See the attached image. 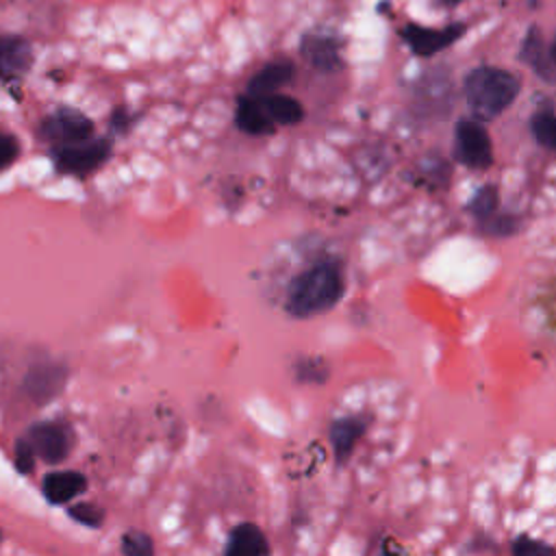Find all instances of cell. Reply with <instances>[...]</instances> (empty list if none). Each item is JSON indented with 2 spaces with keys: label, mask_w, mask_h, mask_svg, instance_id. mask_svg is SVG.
<instances>
[{
  "label": "cell",
  "mask_w": 556,
  "mask_h": 556,
  "mask_svg": "<svg viewBox=\"0 0 556 556\" xmlns=\"http://www.w3.org/2000/svg\"><path fill=\"white\" fill-rule=\"evenodd\" d=\"M343 293V265L337 258H319L289 282L285 308L293 319H313L332 311Z\"/></svg>",
  "instance_id": "cell-1"
},
{
  "label": "cell",
  "mask_w": 556,
  "mask_h": 556,
  "mask_svg": "<svg viewBox=\"0 0 556 556\" xmlns=\"http://www.w3.org/2000/svg\"><path fill=\"white\" fill-rule=\"evenodd\" d=\"M463 91L473 115L478 119H491L504 113L517 100L521 83L508 70L480 65L465 76Z\"/></svg>",
  "instance_id": "cell-2"
},
{
  "label": "cell",
  "mask_w": 556,
  "mask_h": 556,
  "mask_svg": "<svg viewBox=\"0 0 556 556\" xmlns=\"http://www.w3.org/2000/svg\"><path fill=\"white\" fill-rule=\"evenodd\" d=\"M56 172L85 178L100 169L111 156V141L106 137H91L87 141L50 150Z\"/></svg>",
  "instance_id": "cell-3"
},
{
  "label": "cell",
  "mask_w": 556,
  "mask_h": 556,
  "mask_svg": "<svg viewBox=\"0 0 556 556\" xmlns=\"http://www.w3.org/2000/svg\"><path fill=\"white\" fill-rule=\"evenodd\" d=\"M39 137H41V141H46L50 146V150H54V148L74 146V143L96 137V128H93V122L85 113H80L76 109L61 106V109L52 111L41 122Z\"/></svg>",
  "instance_id": "cell-4"
},
{
  "label": "cell",
  "mask_w": 556,
  "mask_h": 556,
  "mask_svg": "<svg viewBox=\"0 0 556 556\" xmlns=\"http://www.w3.org/2000/svg\"><path fill=\"white\" fill-rule=\"evenodd\" d=\"M454 156L471 169H484L493 163L491 137L478 117L458 119L454 130Z\"/></svg>",
  "instance_id": "cell-5"
},
{
  "label": "cell",
  "mask_w": 556,
  "mask_h": 556,
  "mask_svg": "<svg viewBox=\"0 0 556 556\" xmlns=\"http://www.w3.org/2000/svg\"><path fill=\"white\" fill-rule=\"evenodd\" d=\"M465 33V24H450L443 28L421 26V24H406L400 30L402 41L417 54V56H434L437 52L450 48L458 41Z\"/></svg>",
  "instance_id": "cell-6"
},
{
  "label": "cell",
  "mask_w": 556,
  "mask_h": 556,
  "mask_svg": "<svg viewBox=\"0 0 556 556\" xmlns=\"http://www.w3.org/2000/svg\"><path fill=\"white\" fill-rule=\"evenodd\" d=\"M26 439L30 441L35 456H39L43 463H61L72 450L70 430L63 424L56 421H39L35 424Z\"/></svg>",
  "instance_id": "cell-7"
},
{
  "label": "cell",
  "mask_w": 556,
  "mask_h": 556,
  "mask_svg": "<svg viewBox=\"0 0 556 556\" xmlns=\"http://www.w3.org/2000/svg\"><path fill=\"white\" fill-rule=\"evenodd\" d=\"M367 426H369V417H365V415H345L330 424L328 441L332 447L334 463L339 467H343L350 460L356 443L365 437Z\"/></svg>",
  "instance_id": "cell-8"
},
{
  "label": "cell",
  "mask_w": 556,
  "mask_h": 556,
  "mask_svg": "<svg viewBox=\"0 0 556 556\" xmlns=\"http://www.w3.org/2000/svg\"><path fill=\"white\" fill-rule=\"evenodd\" d=\"M67 380V369L59 363H37L24 376V391L35 402H50L56 397Z\"/></svg>",
  "instance_id": "cell-9"
},
{
  "label": "cell",
  "mask_w": 556,
  "mask_h": 556,
  "mask_svg": "<svg viewBox=\"0 0 556 556\" xmlns=\"http://www.w3.org/2000/svg\"><path fill=\"white\" fill-rule=\"evenodd\" d=\"M33 65V48L20 35H0V78L20 80Z\"/></svg>",
  "instance_id": "cell-10"
},
{
  "label": "cell",
  "mask_w": 556,
  "mask_h": 556,
  "mask_svg": "<svg viewBox=\"0 0 556 556\" xmlns=\"http://www.w3.org/2000/svg\"><path fill=\"white\" fill-rule=\"evenodd\" d=\"M224 556H271V547L256 523L243 521L230 530Z\"/></svg>",
  "instance_id": "cell-11"
},
{
  "label": "cell",
  "mask_w": 556,
  "mask_h": 556,
  "mask_svg": "<svg viewBox=\"0 0 556 556\" xmlns=\"http://www.w3.org/2000/svg\"><path fill=\"white\" fill-rule=\"evenodd\" d=\"M300 52L319 72H334L341 67L339 43L328 35H304L300 41Z\"/></svg>",
  "instance_id": "cell-12"
},
{
  "label": "cell",
  "mask_w": 556,
  "mask_h": 556,
  "mask_svg": "<svg viewBox=\"0 0 556 556\" xmlns=\"http://www.w3.org/2000/svg\"><path fill=\"white\" fill-rule=\"evenodd\" d=\"M235 124L239 130H243L248 135H269L276 128V124L267 115L261 98L250 96V93H243L239 98L237 111H235Z\"/></svg>",
  "instance_id": "cell-13"
},
{
  "label": "cell",
  "mask_w": 556,
  "mask_h": 556,
  "mask_svg": "<svg viewBox=\"0 0 556 556\" xmlns=\"http://www.w3.org/2000/svg\"><path fill=\"white\" fill-rule=\"evenodd\" d=\"M87 486V478L78 471H52L46 473L41 482L43 497L50 504H67L76 495H80Z\"/></svg>",
  "instance_id": "cell-14"
},
{
  "label": "cell",
  "mask_w": 556,
  "mask_h": 556,
  "mask_svg": "<svg viewBox=\"0 0 556 556\" xmlns=\"http://www.w3.org/2000/svg\"><path fill=\"white\" fill-rule=\"evenodd\" d=\"M293 76V63L287 59H278L271 61L267 65H263L248 83V91L250 96H267V93H276L282 85H287Z\"/></svg>",
  "instance_id": "cell-15"
},
{
  "label": "cell",
  "mask_w": 556,
  "mask_h": 556,
  "mask_svg": "<svg viewBox=\"0 0 556 556\" xmlns=\"http://www.w3.org/2000/svg\"><path fill=\"white\" fill-rule=\"evenodd\" d=\"M261 98L267 115L271 117L274 124H282V126H293L302 119L304 111L300 106V102L291 96H285V93H267V96H256Z\"/></svg>",
  "instance_id": "cell-16"
},
{
  "label": "cell",
  "mask_w": 556,
  "mask_h": 556,
  "mask_svg": "<svg viewBox=\"0 0 556 556\" xmlns=\"http://www.w3.org/2000/svg\"><path fill=\"white\" fill-rule=\"evenodd\" d=\"M521 61L528 63L536 74H541L543 78H552V56L547 54V48L543 43V37L539 33V28H530L526 39H523V46H521Z\"/></svg>",
  "instance_id": "cell-17"
},
{
  "label": "cell",
  "mask_w": 556,
  "mask_h": 556,
  "mask_svg": "<svg viewBox=\"0 0 556 556\" xmlns=\"http://www.w3.org/2000/svg\"><path fill=\"white\" fill-rule=\"evenodd\" d=\"M530 128H532L534 139H536L543 148L556 150V113H554L549 106L539 109V111L532 115Z\"/></svg>",
  "instance_id": "cell-18"
},
{
  "label": "cell",
  "mask_w": 556,
  "mask_h": 556,
  "mask_svg": "<svg viewBox=\"0 0 556 556\" xmlns=\"http://www.w3.org/2000/svg\"><path fill=\"white\" fill-rule=\"evenodd\" d=\"M497 204H500V200H497V189H495L493 185H484V187H480V189L473 193V198H471L469 204H467V211H469L478 222H484V219H489L491 215L497 213Z\"/></svg>",
  "instance_id": "cell-19"
},
{
  "label": "cell",
  "mask_w": 556,
  "mask_h": 556,
  "mask_svg": "<svg viewBox=\"0 0 556 556\" xmlns=\"http://www.w3.org/2000/svg\"><path fill=\"white\" fill-rule=\"evenodd\" d=\"M510 556H556V549L530 534H519L510 543Z\"/></svg>",
  "instance_id": "cell-20"
},
{
  "label": "cell",
  "mask_w": 556,
  "mask_h": 556,
  "mask_svg": "<svg viewBox=\"0 0 556 556\" xmlns=\"http://www.w3.org/2000/svg\"><path fill=\"white\" fill-rule=\"evenodd\" d=\"M124 556H154V543L150 534L141 530H130L122 536Z\"/></svg>",
  "instance_id": "cell-21"
},
{
  "label": "cell",
  "mask_w": 556,
  "mask_h": 556,
  "mask_svg": "<svg viewBox=\"0 0 556 556\" xmlns=\"http://www.w3.org/2000/svg\"><path fill=\"white\" fill-rule=\"evenodd\" d=\"M295 376L302 382L319 384V382H324L328 378V369H326V363L321 358H302L295 365Z\"/></svg>",
  "instance_id": "cell-22"
},
{
  "label": "cell",
  "mask_w": 556,
  "mask_h": 556,
  "mask_svg": "<svg viewBox=\"0 0 556 556\" xmlns=\"http://www.w3.org/2000/svg\"><path fill=\"white\" fill-rule=\"evenodd\" d=\"M67 515H70L72 519H76L78 523L89 526V528H98V526L102 523V519H104V510L98 508L96 504H87V502L70 506Z\"/></svg>",
  "instance_id": "cell-23"
},
{
  "label": "cell",
  "mask_w": 556,
  "mask_h": 556,
  "mask_svg": "<svg viewBox=\"0 0 556 556\" xmlns=\"http://www.w3.org/2000/svg\"><path fill=\"white\" fill-rule=\"evenodd\" d=\"M482 230L493 235V237H508L517 230V217L510 215H491L489 219L482 222Z\"/></svg>",
  "instance_id": "cell-24"
},
{
  "label": "cell",
  "mask_w": 556,
  "mask_h": 556,
  "mask_svg": "<svg viewBox=\"0 0 556 556\" xmlns=\"http://www.w3.org/2000/svg\"><path fill=\"white\" fill-rule=\"evenodd\" d=\"M15 467L22 473H30L35 467V450L26 437L15 441Z\"/></svg>",
  "instance_id": "cell-25"
},
{
  "label": "cell",
  "mask_w": 556,
  "mask_h": 556,
  "mask_svg": "<svg viewBox=\"0 0 556 556\" xmlns=\"http://www.w3.org/2000/svg\"><path fill=\"white\" fill-rule=\"evenodd\" d=\"M20 156V143L13 135L0 132V172L11 167Z\"/></svg>",
  "instance_id": "cell-26"
},
{
  "label": "cell",
  "mask_w": 556,
  "mask_h": 556,
  "mask_svg": "<svg viewBox=\"0 0 556 556\" xmlns=\"http://www.w3.org/2000/svg\"><path fill=\"white\" fill-rule=\"evenodd\" d=\"M126 113L119 109V111H115V115H113V126L117 128V130H122V128H126Z\"/></svg>",
  "instance_id": "cell-27"
},
{
  "label": "cell",
  "mask_w": 556,
  "mask_h": 556,
  "mask_svg": "<svg viewBox=\"0 0 556 556\" xmlns=\"http://www.w3.org/2000/svg\"><path fill=\"white\" fill-rule=\"evenodd\" d=\"M378 556H402L400 552H395V549H389V547H382L380 549V554Z\"/></svg>",
  "instance_id": "cell-28"
},
{
  "label": "cell",
  "mask_w": 556,
  "mask_h": 556,
  "mask_svg": "<svg viewBox=\"0 0 556 556\" xmlns=\"http://www.w3.org/2000/svg\"><path fill=\"white\" fill-rule=\"evenodd\" d=\"M549 56H552V61H554V65H556V37H554V43H552V48H549Z\"/></svg>",
  "instance_id": "cell-29"
},
{
  "label": "cell",
  "mask_w": 556,
  "mask_h": 556,
  "mask_svg": "<svg viewBox=\"0 0 556 556\" xmlns=\"http://www.w3.org/2000/svg\"><path fill=\"white\" fill-rule=\"evenodd\" d=\"M443 4H447V7H452V4H458V2H463V0H441Z\"/></svg>",
  "instance_id": "cell-30"
},
{
  "label": "cell",
  "mask_w": 556,
  "mask_h": 556,
  "mask_svg": "<svg viewBox=\"0 0 556 556\" xmlns=\"http://www.w3.org/2000/svg\"><path fill=\"white\" fill-rule=\"evenodd\" d=\"M0 543H2V532H0Z\"/></svg>",
  "instance_id": "cell-31"
}]
</instances>
